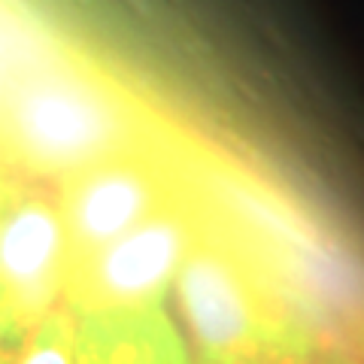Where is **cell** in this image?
<instances>
[{
    "label": "cell",
    "mask_w": 364,
    "mask_h": 364,
    "mask_svg": "<svg viewBox=\"0 0 364 364\" xmlns=\"http://www.w3.org/2000/svg\"><path fill=\"white\" fill-rule=\"evenodd\" d=\"M318 364H364V355H355V352H346V349H325Z\"/></svg>",
    "instance_id": "9c48e42d"
},
{
    "label": "cell",
    "mask_w": 364,
    "mask_h": 364,
    "mask_svg": "<svg viewBox=\"0 0 364 364\" xmlns=\"http://www.w3.org/2000/svg\"><path fill=\"white\" fill-rule=\"evenodd\" d=\"M9 364H76V316L64 304L55 306Z\"/></svg>",
    "instance_id": "52a82bcc"
},
{
    "label": "cell",
    "mask_w": 364,
    "mask_h": 364,
    "mask_svg": "<svg viewBox=\"0 0 364 364\" xmlns=\"http://www.w3.org/2000/svg\"><path fill=\"white\" fill-rule=\"evenodd\" d=\"M67 234L52 179L0 167V318L25 340L64 304Z\"/></svg>",
    "instance_id": "277c9868"
},
{
    "label": "cell",
    "mask_w": 364,
    "mask_h": 364,
    "mask_svg": "<svg viewBox=\"0 0 364 364\" xmlns=\"http://www.w3.org/2000/svg\"><path fill=\"white\" fill-rule=\"evenodd\" d=\"M67 234V267L119 240L186 195V179L161 146L100 158L55 179Z\"/></svg>",
    "instance_id": "5b68a950"
},
{
    "label": "cell",
    "mask_w": 364,
    "mask_h": 364,
    "mask_svg": "<svg viewBox=\"0 0 364 364\" xmlns=\"http://www.w3.org/2000/svg\"><path fill=\"white\" fill-rule=\"evenodd\" d=\"M149 143L146 107L85 58L55 55L0 82V167L13 173L55 182Z\"/></svg>",
    "instance_id": "7a4b0ae2"
},
{
    "label": "cell",
    "mask_w": 364,
    "mask_h": 364,
    "mask_svg": "<svg viewBox=\"0 0 364 364\" xmlns=\"http://www.w3.org/2000/svg\"><path fill=\"white\" fill-rule=\"evenodd\" d=\"M76 364H198L167 304L76 316Z\"/></svg>",
    "instance_id": "8992f818"
},
{
    "label": "cell",
    "mask_w": 364,
    "mask_h": 364,
    "mask_svg": "<svg viewBox=\"0 0 364 364\" xmlns=\"http://www.w3.org/2000/svg\"><path fill=\"white\" fill-rule=\"evenodd\" d=\"M21 343H25V340H18V337L4 325V318H0V364H9V361H13L16 352L21 349Z\"/></svg>",
    "instance_id": "ba28073f"
},
{
    "label": "cell",
    "mask_w": 364,
    "mask_h": 364,
    "mask_svg": "<svg viewBox=\"0 0 364 364\" xmlns=\"http://www.w3.org/2000/svg\"><path fill=\"white\" fill-rule=\"evenodd\" d=\"M173 301L198 364H318L325 355L306 304L215 215L182 261Z\"/></svg>",
    "instance_id": "6da1fadb"
},
{
    "label": "cell",
    "mask_w": 364,
    "mask_h": 364,
    "mask_svg": "<svg viewBox=\"0 0 364 364\" xmlns=\"http://www.w3.org/2000/svg\"><path fill=\"white\" fill-rule=\"evenodd\" d=\"M213 213L186 191L119 240L67 267L64 306L73 316L167 304L191 246Z\"/></svg>",
    "instance_id": "3957f363"
}]
</instances>
